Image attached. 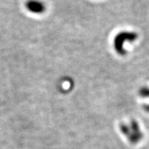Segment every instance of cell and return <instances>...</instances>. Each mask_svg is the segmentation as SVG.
<instances>
[{"instance_id":"1","label":"cell","mask_w":149,"mask_h":149,"mask_svg":"<svg viewBox=\"0 0 149 149\" xmlns=\"http://www.w3.org/2000/svg\"><path fill=\"white\" fill-rule=\"evenodd\" d=\"M26 8L33 14H42L45 12L46 6L40 0H29L26 3Z\"/></svg>"}]
</instances>
